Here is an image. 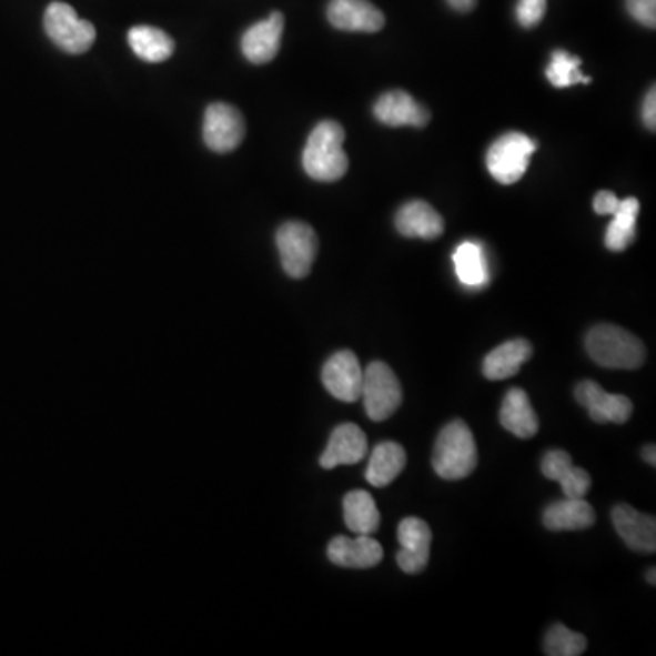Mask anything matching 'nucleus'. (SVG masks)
Returning <instances> with one entry per match:
<instances>
[{
	"label": "nucleus",
	"instance_id": "ddd939ff",
	"mask_svg": "<svg viewBox=\"0 0 656 656\" xmlns=\"http://www.w3.org/2000/svg\"><path fill=\"white\" fill-rule=\"evenodd\" d=\"M369 453L365 433L354 423H343L332 431L325 451L321 454L320 465L326 471L340 465H354L362 462Z\"/></svg>",
	"mask_w": 656,
	"mask_h": 656
},
{
	"label": "nucleus",
	"instance_id": "7c9ffc66",
	"mask_svg": "<svg viewBox=\"0 0 656 656\" xmlns=\"http://www.w3.org/2000/svg\"><path fill=\"white\" fill-rule=\"evenodd\" d=\"M627 11L636 22L655 28L656 26V0H627Z\"/></svg>",
	"mask_w": 656,
	"mask_h": 656
},
{
	"label": "nucleus",
	"instance_id": "4468645a",
	"mask_svg": "<svg viewBox=\"0 0 656 656\" xmlns=\"http://www.w3.org/2000/svg\"><path fill=\"white\" fill-rule=\"evenodd\" d=\"M332 564L345 569H371L383 559V547L371 535L336 536L326 547Z\"/></svg>",
	"mask_w": 656,
	"mask_h": 656
},
{
	"label": "nucleus",
	"instance_id": "412c9836",
	"mask_svg": "<svg viewBox=\"0 0 656 656\" xmlns=\"http://www.w3.org/2000/svg\"><path fill=\"white\" fill-rule=\"evenodd\" d=\"M396 229L405 238L417 240H437L445 230L442 215L431 204L423 201H411L403 204L396 215Z\"/></svg>",
	"mask_w": 656,
	"mask_h": 656
},
{
	"label": "nucleus",
	"instance_id": "9b49d317",
	"mask_svg": "<svg viewBox=\"0 0 656 656\" xmlns=\"http://www.w3.org/2000/svg\"><path fill=\"white\" fill-rule=\"evenodd\" d=\"M576 402L587 408L596 423H626L633 414V403L622 394H609L595 382H582L575 388Z\"/></svg>",
	"mask_w": 656,
	"mask_h": 656
},
{
	"label": "nucleus",
	"instance_id": "2eb2a0df",
	"mask_svg": "<svg viewBox=\"0 0 656 656\" xmlns=\"http://www.w3.org/2000/svg\"><path fill=\"white\" fill-rule=\"evenodd\" d=\"M610 519L629 549L655 553L656 522L653 516L638 513L632 505L618 504L610 513Z\"/></svg>",
	"mask_w": 656,
	"mask_h": 656
},
{
	"label": "nucleus",
	"instance_id": "473e14b6",
	"mask_svg": "<svg viewBox=\"0 0 656 656\" xmlns=\"http://www.w3.org/2000/svg\"><path fill=\"white\" fill-rule=\"evenodd\" d=\"M656 90L655 87L647 92L646 101H644V108H642V118H644V124H646L652 132H655L656 128Z\"/></svg>",
	"mask_w": 656,
	"mask_h": 656
},
{
	"label": "nucleus",
	"instance_id": "c756f323",
	"mask_svg": "<svg viewBox=\"0 0 656 656\" xmlns=\"http://www.w3.org/2000/svg\"><path fill=\"white\" fill-rule=\"evenodd\" d=\"M547 0H519L516 6V19L524 28H535L544 19Z\"/></svg>",
	"mask_w": 656,
	"mask_h": 656
},
{
	"label": "nucleus",
	"instance_id": "b1692460",
	"mask_svg": "<svg viewBox=\"0 0 656 656\" xmlns=\"http://www.w3.org/2000/svg\"><path fill=\"white\" fill-rule=\"evenodd\" d=\"M128 44L141 61L152 62V64L169 61L175 50L172 37L153 26L132 28L128 31Z\"/></svg>",
	"mask_w": 656,
	"mask_h": 656
},
{
	"label": "nucleus",
	"instance_id": "72a5a7b5",
	"mask_svg": "<svg viewBox=\"0 0 656 656\" xmlns=\"http://www.w3.org/2000/svg\"><path fill=\"white\" fill-rule=\"evenodd\" d=\"M447 2L456 11H471L476 8V0H447Z\"/></svg>",
	"mask_w": 656,
	"mask_h": 656
},
{
	"label": "nucleus",
	"instance_id": "5701e85b",
	"mask_svg": "<svg viewBox=\"0 0 656 656\" xmlns=\"http://www.w3.org/2000/svg\"><path fill=\"white\" fill-rule=\"evenodd\" d=\"M407 463V453L400 443L383 442L372 451L366 465L365 478L372 487L383 488L391 485L402 474Z\"/></svg>",
	"mask_w": 656,
	"mask_h": 656
},
{
	"label": "nucleus",
	"instance_id": "393cba45",
	"mask_svg": "<svg viewBox=\"0 0 656 656\" xmlns=\"http://www.w3.org/2000/svg\"><path fill=\"white\" fill-rule=\"evenodd\" d=\"M345 524L356 535H371L380 529L382 514L376 502L366 491H351L343 498Z\"/></svg>",
	"mask_w": 656,
	"mask_h": 656
},
{
	"label": "nucleus",
	"instance_id": "dca6fc26",
	"mask_svg": "<svg viewBox=\"0 0 656 656\" xmlns=\"http://www.w3.org/2000/svg\"><path fill=\"white\" fill-rule=\"evenodd\" d=\"M326 17L334 28L343 31L376 33L385 26V17L369 0H331Z\"/></svg>",
	"mask_w": 656,
	"mask_h": 656
},
{
	"label": "nucleus",
	"instance_id": "a878e982",
	"mask_svg": "<svg viewBox=\"0 0 656 656\" xmlns=\"http://www.w3.org/2000/svg\"><path fill=\"white\" fill-rule=\"evenodd\" d=\"M638 212H640L638 199H622L606 232V246L610 252H624L632 246L636 238Z\"/></svg>",
	"mask_w": 656,
	"mask_h": 656
},
{
	"label": "nucleus",
	"instance_id": "6ab92c4d",
	"mask_svg": "<svg viewBox=\"0 0 656 656\" xmlns=\"http://www.w3.org/2000/svg\"><path fill=\"white\" fill-rule=\"evenodd\" d=\"M499 423L505 431L522 440L536 436L539 428L538 416L524 388L514 387L505 394L499 408Z\"/></svg>",
	"mask_w": 656,
	"mask_h": 656
},
{
	"label": "nucleus",
	"instance_id": "c85d7f7f",
	"mask_svg": "<svg viewBox=\"0 0 656 656\" xmlns=\"http://www.w3.org/2000/svg\"><path fill=\"white\" fill-rule=\"evenodd\" d=\"M587 649V640L582 633L571 632L564 624L551 627L544 640L545 655L578 656Z\"/></svg>",
	"mask_w": 656,
	"mask_h": 656
},
{
	"label": "nucleus",
	"instance_id": "a211bd4d",
	"mask_svg": "<svg viewBox=\"0 0 656 656\" xmlns=\"http://www.w3.org/2000/svg\"><path fill=\"white\" fill-rule=\"evenodd\" d=\"M542 473L545 478L558 482L565 498H585L593 484L591 474L585 468L575 467L569 453L559 448L545 454L542 460Z\"/></svg>",
	"mask_w": 656,
	"mask_h": 656
},
{
	"label": "nucleus",
	"instance_id": "0eeeda50",
	"mask_svg": "<svg viewBox=\"0 0 656 656\" xmlns=\"http://www.w3.org/2000/svg\"><path fill=\"white\" fill-rule=\"evenodd\" d=\"M536 143L525 133L509 132L494 141L487 152V170L498 183H518L529 169Z\"/></svg>",
	"mask_w": 656,
	"mask_h": 656
},
{
	"label": "nucleus",
	"instance_id": "f704fd0d",
	"mask_svg": "<svg viewBox=\"0 0 656 656\" xmlns=\"http://www.w3.org/2000/svg\"><path fill=\"white\" fill-rule=\"evenodd\" d=\"M656 448L655 445H646V447H644V451H642V458H644V462L649 463V465H652V467H655L656 465Z\"/></svg>",
	"mask_w": 656,
	"mask_h": 656
},
{
	"label": "nucleus",
	"instance_id": "f03ea898",
	"mask_svg": "<svg viewBox=\"0 0 656 656\" xmlns=\"http://www.w3.org/2000/svg\"><path fill=\"white\" fill-rule=\"evenodd\" d=\"M585 351L596 365L610 371H635L646 362V346L622 326L602 323L587 332Z\"/></svg>",
	"mask_w": 656,
	"mask_h": 656
},
{
	"label": "nucleus",
	"instance_id": "c9c22d12",
	"mask_svg": "<svg viewBox=\"0 0 656 656\" xmlns=\"http://www.w3.org/2000/svg\"><path fill=\"white\" fill-rule=\"evenodd\" d=\"M655 567H652V569L647 571V582H649V584L652 585H656V578H655Z\"/></svg>",
	"mask_w": 656,
	"mask_h": 656
},
{
	"label": "nucleus",
	"instance_id": "bb28decb",
	"mask_svg": "<svg viewBox=\"0 0 656 656\" xmlns=\"http://www.w3.org/2000/svg\"><path fill=\"white\" fill-rule=\"evenodd\" d=\"M456 275L463 285L468 289H480L487 285L488 270L484 250L474 241H465L460 244L453 255Z\"/></svg>",
	"mask_w": 656,
	"mask_h": 656
},
{
	"label": "nucleus",
	"instance_id": "f257e3e1",
	"mask_svg": "<svg viewBox=\"0 0 656 656\" xmlns=\"http://www.w3.org/2000/svg\"><path fill=\"white\" fill-rule=\"evenodd\" d=\"M345 130L336 121H321L306 141L303 150V169L306 175L321 181L334 183L349 170V158L345 150Z\"/></svg>",
	"mask_w": 656,
	"mask_h": 656
},
{
	"label": "nucleus",
	"instance_id": "20e7f679",
	"mask_svg": "<svg viewBox=\"0 0 656 656\" xmlns=\"http://www.w3.org/2000/svg\"><path fill=\"white\" fill-rule=\"evenodd\" d=\"M281 266L292 280H303L311 274L317 255V235L311 224L289 221L281 224L275 234Z\"/></svg>",
	"mask_w": 656,
	"mask_h": 656
},
{
	"label": "nucleus",
	"instance_id": "423d86ee",
	"mask_svg": "<svg viewBox=\"0 0 656 656\" xmlns=\"http://www.w3.org/2000/svg\"><path fill=\"white\" fill-rule=\"evenodd\" d=\"M366 416L372 422H385L402 405L403 391L396 374L387 363L372 362L363 371L362 397Z\"/></svg>",
	"mask_w": 656,
	"mask_h": 656
},
{
	"label": "nucleus",
	"instance_id": "cd10ccee",
	"mask_svg": "<svg viewBox=\"0 0 656 656\" xmlns=\"http://www.w3.org/2000/svg\"><path fill=\"white\" fill-rule=\"evenodd\" d=\"M582 61L578 57L569 55L567 51L556 50L551 55L549 67L545 75L555 88H569L575 84H589L591 79L581 72Z\"/></svg>",
	"mask_w": 656,
	"mask_h": 656
},
{
	"label": "nucleus",
	"instance_id": "2f4dec72",
	"mask_svg": "<svg viewBox=\"0 0 656 656\" xmlns=\"http://www.w3.org/2000/svg\"><path fill=\"white\" fill-rule=\"evenodd\" d=\"M620 199L616 198L613 192L602 190L595 198V212L601 215H613L618 210Z\"/></svg>",
	"mask_w": 656,
	"mask_h": 656
},
{
	"label": "nucleus",
	"instance_id": "f3484780",
	"mask_svg": "<svg viewBox=\"0 0 656 656\" xmlns=\"http://www.w3.org/2000/svg\"><path fill=\"white\" fill-rule=\"evenodd\" d=\"M374 115L377 121L394 128H422L431 119L427 108L422 107L411 93L403 90H392L377 99L374 104Z\"/></svg>",
	"mask_w": 656,
	"mask_h": 656
},
{
	"label": "nucleus",
	"instance_id": "1a4fd4ad",
	"mask_svg": "<svg viewBox=\"0 0 656 656\" xmlns=\"http://www.w3.org/2000/svg\"><path fill=\"white\" fill-rule=\"evenodd\" d=\"M321 382L332 397L354 403L362 397L363 369L356 354L340 351L332 354L321 371Z\"/></svg>",
	"mask_w": 656,
	"mask_h": 656
},
{
	"label": "nucleus",
	"instance_id": "aec40b11",
	"mask_svg": "<svg viewBox=\"0 0 656 656\" xmlns=\"http://www.w3.org/2000/svg\"><path fill=\"white\" fill-rule=\"evenodd\" d=\"M533 357V345L529 341L511 340L488 352L484 360L482 372L491 382H502L518 374L525 362Z\"/></svg>",
	"mask_w": 656,
	"mask_h": 656
},
{
	"label": "nucleus",
	"instance_id": "6e6552de",
	"mask_svg": "<svg viewBox=\"0 0 656 656\" xmlns=\"http://www.w3.org/2000/svg\"><path fill=\"white\" fill-rule=\"evenodd\" d=\"M243 113L226 102H212L204 112L203 139L204 144L215 153L234 152L243 143Z\"/></svg>",
	"mask_w": 656,
	"mask_h": 656
},
{
	"label": "nucleus",
	"instance_id": "f8f14e48",
	"mask_svg": "<svg viewBox=\"0 0 656 656\" xmlns=\"http://www.w3.org/2000/svg\"><path fill=\"white\" fill-rule=\"evenodd\" d=\"M285 30V17L280 11H274L265 21L250 26L241 39V51L244 59L252 64H266L274 61L280 53L281 39Z\"/></svg>",
	"mask_w": 656,
	"mask_h": 656
},
{
	"label": "nucleus",
	"instance_id": "4be33fe9",
	"mask_svg": "<svg viewBox=\"0 0 656 656\" xmlns=\"http://www.w3.org/2000/svg\"><path fill=\"white\" fill-rule=\"evenodd\" d=\"M542 519L553 533L584 531L595 525L596 513L584 498H564L547 505Z\"/></svg>",
	"mask_w": 656,
	"mask_h": 656
},
{
	"label": "nucleus",
	"instance_id": "39448f33",
	"mask_svg": "<svg viewBox=\"0 0 656 656\" xmlns=\"http://www.w3.org/2000/svg\"><path fill=\"white\" fill-rule=\"evenodd\" d=\"M44 30L59 50L81 55L95 42V26L77 16L67 2H51L44 13Z\"/></svg>",
	"mask_w": 656,
	"mask_h": 656
},
{
	"label": "nucleus",
	"instance_id": "7ed1b4c3",
	"mask_svg": "<svg viewBox=\"0 0 656 656\" xmlns=\"http://www.w3.org/2000/svg\"><path fill=\"white\" fill-rule=\"evenodd\" d=\"M478 465V448L467 423L454 420L437 434L433 467L443 480H463Z\"/></svg>",
	"mask_w": 656,
	"mask_h": 656
},
{
	"label": "nucleus",
	"instance_id": "9d476101",
	"mask_svg": "<svg viewBox=\"0 0 656 656\" xmlns=\"http://www.w3.org/2000/svg\"><path fill=\"white\" fill-rule=\"evenodd\" d=\"M397 542H400V551H397L396 562L400 569L407 575H420L427 567L431 542H433V533L427 522L414 516L402 519V524L397 527Z\"/></svg>",
	"mask_w": 656,
	"mask_h": 656
}]
</instances>
